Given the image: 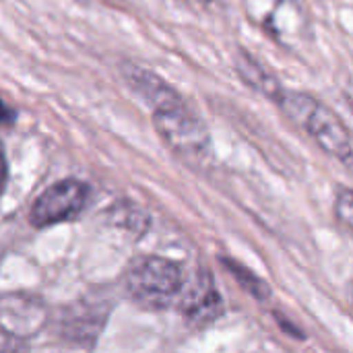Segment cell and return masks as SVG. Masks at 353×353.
Returning <instances> with one entry per match:
<instances>
[{"label": "cell", "instance_id": "8fae6325", "mask_svg": "<svg viewBox=\"0 0 353 353\" xmlns=\"http://www.w3.org/2000/svg\"><path fill=\"white\" fill-rule=\"evenodd\" d=\"M228 267H232V269H236L238 273H236V277L242 281V285L246 288V292H250V294H254V296H259V298H263V296H267V285L265 283H261L250 271H244L242 267H238L236 263H228Z\"/></svg>", "mask_w": 353, "mask_h": 353}, {"label": "cell", "instance_id": "30bf717a", "mask_svg": "<svg viewBox=\"0 0 353 353\" xmlns=\"http://www.w3.org/2000/svg\"><path fill=\"white\" fill-rule=\"evenodd\" d=\"M335 215L337 219L353 232V190L352 188H343L337 192V199H335Z\"/></svg>", "mask_w": 353, "mask_h": 353}, {"label": "cell", "instance_id": "7a4b0ae2", "mask_svg": "<svg viewBox=\"0 0 353 353\" xmlns=\"http://www.w3.org/2000/svg\"><path fill=\"white\" fill-rule=\"evenodd\" d=\"M124 285L134 302L161 308L182 290V269L161 256H141L126 269Z\"/></svg>", "mask_w": 353, "mask_h": 353}, {"label": "cell", "instance_id": "ba28073f", "mask_svg": "<svg viewBox=\"0 0 353 353\" xmlns=\"http://www.w3.org/2000/svg\"><path fill=\"white\" fill-rule=\"evenodd\" d=\"M180 308L188 321L199 325L209 323L221 314V298L209 273L201 271L199 275H194V279L186 285L182 294Z\"/></svg>", "mask_w": 353, "mask_h": 353}, {"label": "cell", "instance_id": "7c38bea8", "mask_svg": "<svg viewBox=\"0 0 353 353\" xmlns=\"http://www.w3.org/2000/svg\"><path fill=\"white\" fill-rule=\"evenodd\" d=\"M352 302H353V292H352Z\"/></svg>", "mask_w": 353, "mask_h": 353}, {"label": "cell", "instance_id": "9c48e42d", "mask_svg": "<svg viewBox=\"0 0 353 353\" xmlns=\"http://www.w3.org/2000/svg\"><path fill=\"white\" fill-rule=\"evenodd\" d=\"M236 72L240 74V79L248 85V87H252L256 93H261V95H265V97H269V99H273L275 103H277V99L281 97V93H283V87H281V83L259 62V60H254L250 54H246V52H238V56H236Z\"/></svg>", "mask_w": 353, "mask_h": 353}, {"label": "cell", "instance_id": "6da1fadb", "mask_svg": "<svg viewBox=\"0 0 353 353\" xmlns=\"http://www.w3.org/2000/svg\"><path fill=\"white\" fill-rule=\"evenodd\" d=\"M277 105L296 126L306 130L325 153L353 168L352 134L343 120L329 105L308 93L290 89H283L281 97L277 99Z\"/></svg>", "mask_w": 353, "mask_h": 353}, {"label": "cell", "instance_id": "52a82bcc", "mask_svg": "<svg viewBox=\"0 0 353 353\" xmlns=\"http://www.w3.org/2000/svg\"><path fill=\"white\" fill-rule=\"evenodd\" d=\"M105 319H108V304L81 300L77 304H70L64 310V316L60 321L62 335L68 341H74L79 345L93 343Z\"/></svg>", "mask_w": 353, "mask_h": 353}, {"label": "cell", "instance_id": "3957f363", "mask_svg": "<svg viewBox=\"0 0 353 353\" xmlns=\"http://www.w3.org/2000/svg\"><path fill=\"white\" fill-rule=\"evenodd\" d=\"M153 126L161 141L182 157H201L211 145L207 124L184 101L155 110Z\"/></svg>", "mask_w": 353, "mask_h": 353}, {"label": "cell", "instance_id": "277c9868", "mask_svg": "<svg viewBox=\"0 0 353 353\" xmlns=\"http://www.w3.org/2000/svg\"><path fill=\"white\" fill-rule=\"evenodd\" d=\"M89 201V186L81 180H60L46 188L33 203L29 219L35 228H48L74 219Z\"/></svg>", "mask_w": 353, "mask_h": 353}, {"label": "cell", "instance_id": "8992f818", "mask_svg": "<svg viewBox=\"0 0 353 353\" xmlns=\"http://www.w3.org/2000/svg\"><path fill=\"white\" fill-rule=\"evenodd\" d=\"M120 72H122L126 85L132 89V93L137 97H141L151 108V112L182 101V97L178 95V91L174 87H170L161 77H157L155 72H151L149 68H145L141 64L124 62Z\"/></svg>", "mask_w": 353, "mask_h": 353}, {"label": "cell", "instance_id": "5b68a950", "mask_svg": "<svg viewBox=\"0 0 353 353\" xmlns=\"http://www.w3.org/2000/svg\"><path fill=\"white\" fill-rule=\"evenodd\" d=\"M0 323L6 341L29 339L46 327L48 308L37 296L4 294L0 302Z\"/></svg>", "mask_w": 353, "mask_h": 353}]
</instances>
